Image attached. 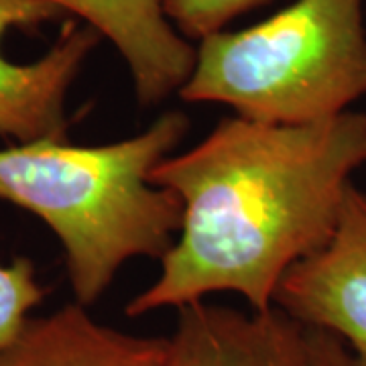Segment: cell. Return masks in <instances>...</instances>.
<instances>
[{
    "label": "cell",
    "instance_id": "9",
    "mask_svg": "<svg viewBox=\"0 0 366 366\" xmlns=\"http://www.w3.org/2000/svg\"><path fill=\"white\" fill-rule=\"evenodd\" d=\"M45 293L31 259L19 257L0 264V354L19 336L31 310L39 305Z\"/></svg>",
    "mask_w": 366,
    "mask_h": 366
},
{
    "label": "cell",
    "instance_id": "11",
    "mask_svg": "<svg viewBox=\"0 0 366 366\" xmlns=\"http://www.w3.org/2000/svg\"><path fill=\"white\" fill-rule=\"evenodd\" d=\"M303 366H356L348 348L336 336L303 327Z\"/></svg>",
    "mask_w": 366,
    "mask_h": 366
},
{
    "label": "cell",
    "instance_id": "4",
    "mask_svg": "<svg viewBox=\"0 0 366 366\" xmlns=\"http://www.w3.org/2000/svg\"><path fill=\"white\" fill-rule=\"evenodd\" d=\"M274 307L336 336L366 366V192L348 187L332 236L283 274Z\"/></svg>",
    "mask_w": 366,
    "mask_h": 366
},
{
    "label": "cell",
    "instance_id": "6",
    "mask_svg": "<svg viewBox=\"0 0 366 366\" xmlns=\"http://www.w3.org/2000/svg\"><path fill=\"white\" fill-rule=\"evenodd\" d=\"M106 37L131 71L137 98L153 106L179 94L192 76L196 47L175 29L163 0H47Z\"/></svg>",
    "mask_w": 366,
    "mask_h": 366
},
{
    "label": "cell",
    "instance_id": "10",
    "mask_svg": "<svg viewBox=\"0 0 366 366\" xmlns=\"http://www.w3.org/2000/svg\"><path fill=\"white\" fill-rule=\"evenodd\" d=\"M264 2L269 0H163V6L185 39L202 41Z\"/></svg>",
    "mask_w": 366,
    "mask_h": 366
},
{
    "label": "cell",
    "instance_id": "5",
    "mask_svg": "<svg viewBox=\"0 0 366 366\" xmlns=\"http://www.w3.org/2000/svg\"><path fill=\"white\" fill-rule=\"evenodd\" d=\"M61 14L47 0H0V43L11 29H35ZM100 39L92 26L67 23L37 61L14 64L0 49V137L66 141L67 94Z\"/></svg>",
    "mask_w": 366,
    "mask_h": 366
},
{
    "label": "cell",
    "instance_id": "8",
    "mask_svg": "<svg viewBox=\"0 0 366 366\" xmlns=\"http://www.w3.org/2000/svg\"><path fill=\"white\" fill-rule=\"evenodd\" d=\"M169 338L120 332L71 303L49 315L29 317L0 354V366H167Z\"/></svg>",
    "mask_w": 366,
    "mask_h": 366
},
{
    "label": "cell",
    "instance_id": "7",
    "mask_svg": "<svg viewBox=\"0 0 366 366\" xmlns=\"http://www.w3.org/2000/svg\"><path fill=\"white\" fill-rule=\"evenodd\" d=\"M167 366H303V326L279 307L244 314L206 300L187 303Z\"/></svg>",
    "mask_w": 366,
    "mask_h": 366
},
{
    "label": "cell",
    "instance_id": "3",
    "mask_svg": "<svg viewBox=\"0 0 366 366\" xmlns=\"http://www.w3.org/2000/svg\"><path fill=\"white\" fill-rule=\"evenodd\" d=\"M179 96L267 124H310L366 96L365 0H295L240 31L199 41Z\"/></svg>",
    "mask_w": 366,
    "mask_h": 366
},
{
    "label": "cell",
    "instance_id": "1",
    "mask_svg": "<svg viewBox=\"0 0 366 366\" xmlns=\"http://www.w3.org/2000/svg\"><path fill=\"white\" fill-rule=\"evenodd\" d=\"M366 165V114L310 124L222 118L151 171L182 199L179 238L129 317L238 293L252 312L274 307L283 274L332 236L352 175Z\"/></svg>",
    "mask_w": 366,
    "mask_h": 366
},
{
    "label": "cell",
    "instance_id": "2",
    "mask_svg": "<svg viewBox=\"0 0 366 366\" xmlns=\"http://www.w3.org/2000/svg\"><path fill=\"white\" fill-rule=\"evenodd\" d=\"M189 120L169 110L143 132L106 144L14 143L0 149V199L35 214L61 242L76 303L104 295L131 259H163L182 228L177 194L151 183L187 134Z\"/></svg>",
    "mask_w": 366,
    "mask_h": 366
}]
</instances>
